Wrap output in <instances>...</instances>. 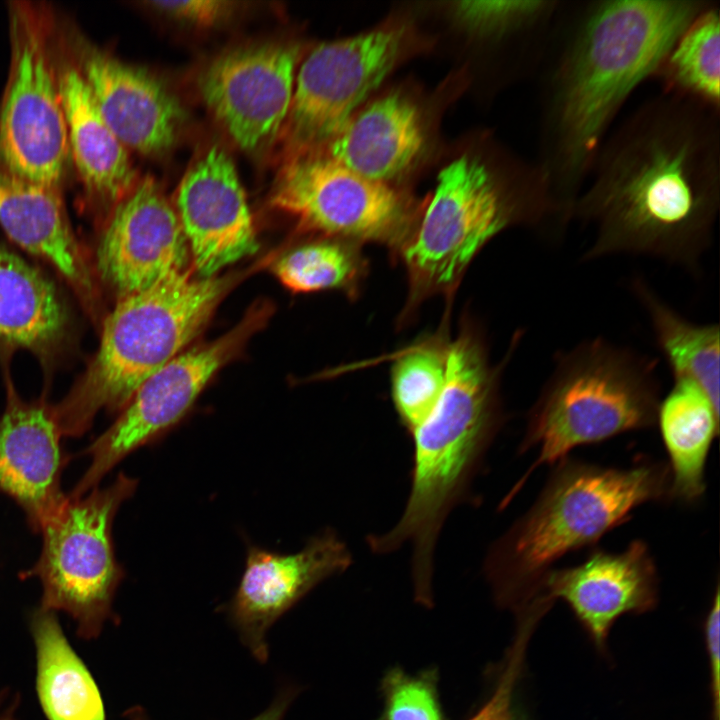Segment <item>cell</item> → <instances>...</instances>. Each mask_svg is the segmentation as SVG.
Here are the masks:
<instances>
[{
	"label": "cell",
	"instance_id": "cell-12",
	"mask_svg": "<svg viewBox=\"0 0 720 720\" xmlns=\"http://www.w3.org/2000/svg\"><path fill=\"white\" fill-rule=\"evenodd\" d=\"M402 32L381 29L318 45L301 64L284 123L295 155L329 144L397 62Z\"/></svg>",
	"mask_w": 720,
	"mask_h": 720
},
{
	"label": "cell",
	"instance_id": "cell-6",
	"mask_svg": "<svg viewBox=\"0 0 720 720\" xmlns=\"http://www.w3.org/2000/svg\"><path fill=\"white\" fill-rule=\"evenodd\" d=\"M242 277L196 278L187 270L120 297L85 373L53 407L62 435L80 436L99 411L123 409L147 378L185 351Z\"/></svg>",
	"mask_w": 720,
	"mask_h": 720
},
{
	"label": "cell",
	"instance_id": "cell-5",
	"mask_svg": "<svg viewBox=\"0 0 720 720\" xmlns=\"http://www.w3.org/2000/svg\"><path fill=\"white\" fill-rule=\"evenodd\" d=\"M530 508L489 548L484 574L496 601L517 612L564 556L594 546L650 502L669 499L667 463L608 467L565 458Z\"/></svg>",
	"mask_w": 720,
	"mask_h": 720
},
{
	"label": "cell",
	"instance_id": "cell-20",
	"mask_svg": "<svg viewBox=\"0 0 720 720\" xmlns=\"http://www.w3.org/2000/svg\"><path fill=\"white\" fill-rule=\"evenodd\" d=\"M0 224L17 245L49 262L89 307L94 305L93 279L59 186L19 177L0 165Z\"/></svg>",
	"mask_w": 720,
	"mask_h": 720
},
{
	"label": "cell",
	"instance_id": "cell-32",
	"mask_svg": "<svg viewBox=\"0 0 720 720\" xmlns=\"http://www.w3.org/2000/svg\"><path fill=\"white\" fill-rule=\"evenodd\" d=\"M720 595L716 586L704 631L711 674L712 720L720 719Z\"/></svg>",
	"mask_w": 720,
	"mask_h": 720
},
{
	"label": "cell",
	"instance_id": "cell-26",
	"mask_svg": "<svg viewBox=\"0 0 720 720\" xmlns=\"http://www.w3.org/2000/svg\"><path fill=\"white\" fill-rule=\"evenodd\" d=\"M633 296L650 321L658 348L673 376L697 383L720 408V332L717 323L699 324L676 311L641 277L630 282Z\"/></svg>",
	"mask_w": 720,
	"mask_h": 720
},
{
	"label": "cell",
	"instance_id": "cell-31",
	"mask_svg": "<svg viewBox=\"0 0 720 720\" xmlns=\"http://www.w3.org/2000/svg\"><path fill=\"white\" fill-rule=\"evenodd\" d=\"M149 5L175 19L199 26L214 25L233 10V3L222 0L150 1Z\"/></svg>",
	"mask_w": 720,
	"mask_h": 720
},
{
	"label": "cell",
	"instance_id": "cell-2",
	"mask_svg": "<svg viewBox=\"0 0 720 720\" xmlns=\"http://www.w3.org/2000/svg\"><path fill=\"white\" fill-rule=\"evenodd\" d=\"M710 0H561L535 76L534 160L572 220L618 116Z\"/></svg>",
	"mask_w": 720,
	"mask_h": 720
},
{
	"label": "cell",
	"instance_id": "cell-35",
	"mask_svg": "<svg viewBox=\"0 0 720 720\" xmlns=\"http://www.w3.org/2000/svg\"><path fill=\"white\" fill-rule=\"evenodd\" d=\"M129 720H147L145 717L144 712L140 710L139 708H134L133 710L129 711Z\"/></svg>",
	"mask_w": 720,
	"mask_h": 720
},
{
	"label": "cell",
	"instance_id": "cell-16",
	"mask_svg": "<svg viewBox=\"0 0 720 720\" xmlns=\"http://www.w3.org/2000/svg\"><path fill=\"white\" fill-rule=\"evenodd\" d=\"M351 563L347 544L332 529L312 537L295 553H277L250 545L229 610L252 655L265 662L266 634L271 625L316 585L344 572Z\"/></svg>",
	"mask_w": 720,
	"mask_h": 720
},
{
	"label": "cell",
	"instance_id": "cell-15",
	"mask_svg": "<svg viewBox=\"0 0 720 720\" xmlns=\"http://www.w3.org/2000/svg\"><path fill=\"white\" fill-rule=\"evenodd\" d=\"M96 257L101 278L120 297L188 270L190 251L177 212L151 178L116 204Z\"/></svg>",
	"mask_w": 720,
	"mask_h": 720
},
{
	"label": "cell",
	"instance_id": "cell-33",
	"mask_svg": "<svg viewBox=\"0 0 720 720\" xmlns=\"http://www.w3.org/2000/svg\"><path fill=\"white\" fill-rule=\"evenodd\" d=\"M290 700L288 693L279 696L267 710L252 720H282Z\"/></svg>",
	"mask_w": 720,
	"mask_h": 720
},
{
	"label": "cell",
	"instance_id": "cell-24",
	"mask_svg": "<svg viewBox=\"0 0 720 720\" xmlns=\"http://www.w3.org/2000/svg\"><path fill=\"white\" fill-rule=\"evenodd\" d=\"M68 328L67 307L54 283L0 244V347L48 355Z\"/></svg>",
	"mask_w": 720,
	"mask_h": 720
},
{
	"label": "cell",
	"instance_id": "cell-18",
	"mask_svg": "<svg viewBox=\"0 0 720 720\" xmlns=\"http://www.w3.org/2000/svg\"><path fill=\"white\" fill-rule=\"evenodd\" d=\"M76 66L104 121L127 149L157 154L175 143L185 113L159 78L86 43Z\"/></svg>",
	"mask_w": 720,
	"mask_h": 720
},
{
	"label": "cell",
	"instance_id": "cell-19",
	"mask_svg": "<svg viewBox=\"0 0 720 720\" xmlns=\"http://www.w3.org/2000/svg\"><path fill=\"white\" fill-rule=\"evenodd\" d=\"M8 392L0 417V491L22 508L32 530L41 531L67 498L60 482L69 456L53 407Z\"/></svg>",
	"mask_w": 720,
	"mask_h": 720
},
{
	"label": "cell",
	"instance_id": "cell-4",
	"mask_svg": "<svg viewBox=\"0 0 720 720\" xmlns=\"http://www.w3.org/2000/svg\"><path fill=\"white\" fill-rule=\"evenodd\" d=\"M570 222L535 161L500 173L475 156L445 166L433 196L398 260L408 293L400 325L434 296L452 301L463 276L484 246L510 227L560 235Z\"/></svg>",
	"mask_w": 720,
	"mask_h": 720
},
{
	"label": "cell",
	"instance_id": "cell-17",
	"mask_svg": "<svg viewBox=\"0 0 720 720\" xmlns=\"http://www.w3.org/2000/svg\"><path fill=\"white\" fill-rule=\"evenodd\" d=\"M176 212L188 243L193 270L216 273L258 250L256 232L229 155L211 147L185 174Z\"/></svg>",
	"mask_w": 720,
	"mask_h": 720
},
{
	"label": "cell",
	"instance_id": "cell-23",
	"mask_svg": "<svg viewBox=\"0 0 720 720\" xmlns=\"http://www.w3.org/2000/svg\"><path fill=\"white\" fill-rule=\"evenodd\" d=\"M720 409L694 381L673 379L660 400L655 425L668 455L670 500L691 505L706 491V465L719 434Z\"/></svg>",
	"mask_w": 720,
	"mask_h": 720
},
{
	"label": "cell",
	"instance_id": "cell-28",
	"mask_svg": "<svg viewBox=\"0 0 720 720\" xmlns=\"http://www.w3.org/2000/svg\"><path fill=\"white\" fill-rule=\"evenodd\" d=\"M368 265L360 244L321 235L290 249L274 263L272 271L294 293L336 290L354 299L360 294Z\"/></svg>",
	"mask_w": 720,
	"mask_h": 720
},
{
	"label": "cell",
	"instance_id": "cell-22",
	"mask_svg": "<svg viewBox=\"0 0 720 720\" xmlns=\"http://www.w3.org/2000/svg\"><path fill=\"white\" fill-rule=\"evenodd\" d=\"M69 153L87 192L107 203H118L134 187V170L127 148L104 121L76 64L58 72Z\"/></svg>",
	"mask_w": 720,
	"mask_h": 720
},
{
	"label": "cell",
	"instance_id": "cell-9",
	"mask_svg": "<svg viewBox=\"0 0 720 720\" xmlns=\"http://www.w3.org/2000/svg\"><path fill=\"white\" fill-rule=\"evenodd\" d=\"M271 205L320 235L385 246L398 259L417 222L411 203L327 155L293 156L280 171Z\"/></svg>",
	"mask_w": 720,
	"mask_h": 720
},
{
	"label": "cell",
	"instance_id": "cell-7",
	"mask_svg": "<svg viewBox=\"0 0 720 720\" xmlns=\"http://www.w3.org/2000/svg\"><path fill=\"white\" fill-rule=\"evenodd\" d=\"M661 400L657 362L606 338L561 351L527 415L519 453L536 460L501 503L506 506L534 470L575 448L655 425Z\"/></svg>",
	"mask_w": 720,
	"mask_h": 720
},
{
	"label": "cell",
	"instance_id": "cell-3",
	"mask_svg": "<svg viewBox=\"0 0 720 720\" xmlns=\"http://www.w3.org/2000/svg\"><path fill=\"white\" fill-rule=\"evenodd\" d=\"M501 368L492 366L480 328L463 318L450 340L443 391L427 419L411 434L409 496L397 523L371 536L378 555L411 547V572L435 569V548L451 511L464 500L503 423Z\"/></svg>",
	"mask_w": 720,
	"mask_h": 720
},
{
	"label": "cell",
	"instance_id": "cell-1",
	"mask_svg": "<svg viewBox=\"0 0 720 720\" xmlns=\"http://www.w3.org/2000/svg\"><path fill=\"white\" fill-rule=\"evenodd\" d=\"M720 209V111L659 91L616 123L577 197L581 256H647L699 272Z\"/></svg>",
	"mask_w": 720,
	"mask_h": 720
},
{
	"label": "cell",
	"instance_id": "cell-21",
	"mask_svg": "<svg viewBox=\"0 0 720 720\" xmlns=\"http://www.w3.org/2000/svg\"><path fill=\"white\" fill-rule=\"evenodd\" d=\"M424 142L417 107L389 94L355 114L327 145V156L370 180L386 183L404 172Z\"/></svg>",
	"mask_w": 720,
	"mask_h": 720
},
{
	"label": "cell",
	"instance_id": "cell-13",
	"mask_svg": "<svg viewBox=\"0 0 720 720\" xmlns=\"http://www.w3.org/2000/svg\"><path fill=\"white\" fill-rule=\"evenodd\" d=\"M297 58L294 45L267 42L228 50L201 71L202 99L242 149L261 148L284 126Z\"/></svg>",
	"mask_w": 720,
	"mask_h": 720
},
{
	"label": "cell",
	"instance_id": "cell-27",
	"mask_svg": "<svg viewBox=\"0 0 720 720\" xmlns=\"http://www.w3.org/2000/svg\"><path fill=\"white\" fill-rule=\"evenodd\" d=\"M662 92L720 111V2L708 5L679 35L655 71Z\"/></svg>",
	"mask_w": 720,
	"mask_h": 720
},
{
	"label": "cell",
	"instance_id": "cell-14",
	"mask_svg": "<svg viewBox=\"0 0 720 720\" xmlns=\"http://www.w3.org/2000/svg\"><path fill=\"white\" fill-rule=\"evenodd\" d=\"M659 576L646 542L633 540L619 552L593 550L581 563L548 571L529 602L550 609L565 602L597 649L606 650L609 631L625 614L656 607Z\"/></svg>",
	"mask_w": 720,
	"mask_h": 720
},
{
	"label": "cell",
	"instance_id": "cell-11",
	"mask_svg": "<svg viewBox=\"0 0 720 720\" xmlns=\"http://www.w3.org/2000/svg\"><path fill=\"white\" fill-rule=\"evenodd\" d=\"M12 67L0 109V165L59 186L69 144L66 117L43 25L31 9L11 13Z\"/></svg>",
	"mask_w": 720,
	"mask_h": 720
},
{
	"label": "cell",
	"instance_id": "cell-29",
	"mask_svg": "<svg viewBox=\"0 0 720 720\" xmlns=\"http://www.w3.org/2000/svg\"><path fill=\"white\" fill-rule=\"evenodd\" d=\"M452 301L439 329L401 351L391 368V396L410 435L427 419L443 391L450 343Z\"/></svg>",
	"mask_w": 720,
	"mask_h": 720
},
{
	"label": "cell",
	"instance_id": "cell-34",
	"mask_svg": "<svg viewBox=\"0 0 720 720\" xmlns=\"http://www.w3.org/2000/svg\"><path fill=\"white\" fill-rule=\"evenodd\" d=\"M15 707H16L15 703H11V705H8L0 700V720H15L14 719Z\"/></svg>",
	"mask_w": 720,
	"mask_h": 720
},
{
	"label": "cell",
	"instance_id": "cell-8",
	"mask_svg": "<svg viewBox=\"0 0 720 720\" xmlns=\"http://www.w3.org/2000/svg\"><path fill=\"white\" fill-rule=\"evenodd\" d=\"M137 484V479L121 472L106 488L96 487L85 497L67 496L41 528L38 561L22 574L39 578L40 608L69 614L85 639L97 637L112 616L114 595L124 577L115 557L112 525Z\"/></svg>",
	"mask_w": 720,
	"mask_h": 720
},
{
	"label": "cell",
	"instance_id": "cell-30",
	"mask_svg": "<svg viewBox=\"0 0 720 720\" xmlns=\"http://www.w3.org/2000/svg\"><path fill=\"white\" fill-rule=\"evenodd\" d=\"M381 720H443L432 673L411 676L393 669L383 680Z\"/></svg>",
	"mask_w": 720,
	"mask_h": 720
},
{
	"label": "cell",
	"instance_id": "cell-10",
	"mask_svg": "<svg viewBox=\"0 0 720 720\" xmlns=\"http://www.w3.org/2000/svg\"><path fill=\"white\" fill-rule=\"evenodd\" d=\"M272 313L270 303L257 302L225 334L185 350L147 378L114 423L85 449L91 458L90 466L68 496L79 498L96 488L127 455L175 427L214 375L241 352Z\"/></svg>",
	"mask_w": 720,
	"mask_h": 720
},
{
	"label": "cell",
	"instance_id": "cell-25",
	"mask_svg": "<svg viewBox=\"0 0 720 720\" xmlns=\"http://www.w3.org/2000/svg\"><path fill=\"white\" fill-rule=\"evenodd\" d=\"M37 656V692L49 720H105L91 674L70 646L54 612L41 608L31 618Z\"/></svg>",
	"mask_w": 720,
	"mask_h": 720
}]
</instances>
